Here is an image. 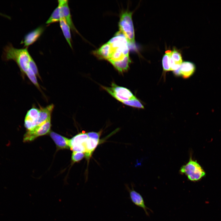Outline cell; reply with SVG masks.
<instances>
[{
	"label": "cell",
	"instance_id": "cell-1",
	"mask_svg": "<svg viewBox=\"0 0 221 221\" xmlns=\"http://www.w3.org/2000/svg\"><path fill=\"white\" fill-rule=\"evenodd\" d=\"M129 48L127 40L119 31L93 53L98 58L108 61L118 72H122L128 70L131 62Z\"/></svg>",
	"mask_w": 221,
	"mask_h": 221
},
{
	"label": "cell",
	"instance_id": "cell-2",
	"mask_svg": "<svg viewBox=\"0 0 221 221\" xmlns=\"http://www.w3.org/2000/svg\"><path fill=\"white\" fill-rule=\"evenodd\" d=\"M31 57L27 48L18 49L14 48L12 44H9L3 49V59L5 60L14 61L24 74L25 75L29 68V62Z\"/></svg>",
	"mask_w": 221,
	"mask_h": 221
},
{
	"label": "cell",
	"instance_id": "cell-3",
	"mask_svg": "<svg viewBox=\"0 0 221 221\" xmlns=\"http://www.w3.org/2000/svg\"><path fill=\"white\" fill-rule=\"evenodd\" d=\"M132 12L128 10L121 14L118 22L119 31L125 37L129 47H134V31L132 19Z\"/></svg>",
	"mask_w": 221,
	"mask_h": 221
},
{
	"label": "cell",
	"instance_id": "cell-4",
	"mask_svg": "<svg viewBox=\"0 0 221 221\" xmlns=\"http://www.w3.org/2000/svg\"><path fill=\"white\" fill-rule=\"evenodd\" d=\"M180 173L184 174L191 181H199L206 175V173L201 165L191 157L188 162L183 165L180 170Z\"/></svg>",
	"mask_w": 221,
	"mask_h": 221
},
{
	"label": "cell",
	"instance_id": "cell-5",
	"mask_svg": "<svg viewBox=\"0 0 221 221\" xmlns=\"http://www.w3.org/2000/svg\"><path fill=\"white\" fill-rule=\"evenodd\" d=\"M102 88L118 101L122 102L136 98L129 89L117 85L114 83L111 87L102 86Z\"/></svg>",
	"mask_w": 221,
	"mask_h": 221
},
{
	"label": "cell",
	"instance_id": "cell-6",
	"mask_svg": "<svg viewBox=\"0 0 221 221\" xmlns=\"http://www.w3.org/2000/svg\"><path fill=\"white\" fill-rule=\"evenodd\" d=\"M51 119L50 118L31 130H27L24 135V142L32 141L38 137L45 135L48 133L51 125Z\"/></svg>",
	"mask_w": 221,
	"mask_h": 221
},
{
	"label": "cell",
	"instance_id": "cell-7",
	"mask_svg": "<svg viewBox=\"0 0 221 221\" xmlns=\"http://www.w3.org/2000/svg\"><path fill=\"white\" fill-rule=\"evenodd\" d=\"M88 137L87 133H80L69 140V147L73 151L82 152L84 153V146L86 141Z\"/></svg>",
	"mask_w": 221,
	"mask_h": 221
},
{
	"label": "cell",
	"instance_id": "cell-8",
	"mask_svg": "<svg viewBox=\"0 0 221 221\" xmlns=\"http://www.w3.org/2000/svg\"><path fill=\"white\" fill-rule=\"evenodd\" d=\"M58 2V5L60 8L61 17L65 20L72 31L78 33L72 19L68 0H59Z\"/></svg>",
	"mask_w": 221,
	"mask_h": 221
},
{
	"label": "cell",
	"instance_id": "cell-9",
	"mask_svg": "<svg viewBox=\"0 0 221 221\" xmlns=\"http://www.w3.org/2000/svg\"><path fill=\"white\" fill-rule=\"evenodd\" d=\"M45 27L40 26L28 33L25 36L21 43L27 48L33 44L39 38L43 33Z\"/></svg>",
	"mask_w": 221,
	"mask_h": 221
},
{
	"label": "cell",
	"instance_id": "cell-10",
	"mask_svg": "<svg viewBox=\"0 0 221 221\" xmlns=\"http://www.w3.org/2000/svg\"><path fill=\"white\" fill-rule=\"evenodd\" d=\"M130 200L136 206L142 208L144 210L145 214L149 216L148 210L152 212L150 209L145 205V201L142 196L138 192L134 190L132 187L131 189H128Z\"/></svg>",
	"mask_w": 221,
	"mask_h": 221
},
{
	"label": "cell",
	"instance_id": "cell-11",
	"mask_svg": "<svg viewBox=\"0 0 221 221\" xmlns=\"http://www.w3.org/2000/svg\"><path fill=\"white\" fill-rule=\"evenodd\" d=\"M39 111V109L35 107L32 108L27 111L24 121V126L27 130H31L36 126Z\"/></svg>",
	"mask_w": 221,
	"mask_h": 221
},
{
	"label": "cell",
	"instance_id": "cell-12",
	"mask_svg": "<svg viewBox=\"0 0 221 221\" xmlns=\"http://www.w3.org/2000/svg\"><path fill=\"white\" fill-rule=\"evenodd\" d=\"M54 107V105L51 104L45 107L39 109L38 117L36 123V126L51 118V115Z\"/></svg>",
	"mask_w": 221,
	"mask_h": 221
},
{
	"label": "cell",
	"instance_id": "cell-13",
	"mask_svg": "<svg viewBox=\"0 0 221 221\" xmlns=\"http://www.w3.org/2000/svg\"><path fill=\"white\" fill-rule=\"evenodd\" d=\"M180 76L184 79H187L191 76L194 73L196 67L194 64L188 61L182 63L179 68Z\"/></svg>",
	"mask_w": 221,
	"mask_h": 221
},
{
	"label": "cell",
	"instance_id": "cell-14",
	"mask_svg": "<svg viewBox=\"0 0 221 221\" xmlns=\"http://www.w3.org/2000/svg\"><path fill=\"white\" fill-rule=\"evenodd\" d=\"M50 135L58 148L62 149L70 148V139L54 132H51Z\"/></svg>",
	"mask_w": 221,
	"mask_h": 221
},
{
	"label": "cell",
	"instance_id": "cell-15",
	"mask_svg": "<svg viewBox=\"0 0 221 221\" xmlns=\"http://www.w3.org/2000/svg\"><path fill=\"white\" fill-rule=\"evenodd\" d=\"M99 140L90 138L88 137L85 143V157L87 159L91 157L93 153L98 145Z\"/></svg>",
	"mask_w": 221,
	"mask_h": 221
},
{
	"label": "cell",
	"instance_id": "cell-16",
	"mask_svg": "<svg viewBox=\"0 0 221 221\" xmlns=\"http://www.w3.org/2000/svg\"><path fill=\"white\" fill-rule=\"evenodd\" d=\"M60 25L63 35L70 47L72 48L71 28L65 20L61 17L59 21Z\"/></svg>",
	"mask_w": 221,
	"mask_h": 221
},
{
	"label": "cell",
	"instance_id": "cell-17",
	"mask_svg": "<svg viewBox=\"0 0 221 221\" xmlns=\"http://www.w3.org/2000/svg\"><path fill=\"white\" fill-rule=\"evenodd\" d=\"M61 17L60 8V6L58 5L46 22V24L47 25H48L59 21Z\"/></svg>",
	"mask_w": 221,
	"mask_h": 221
},
{
	"label": "cell",
	"instance_id": "cell-18",
	"mask_svg": "<svg viewBox=\"0 0 221 221\" xmlns=\"http://www.w3.org/2000/svg\"><path fill=\"white\" fill-rule=\"evenodd\" d=\"M172 51L170 50L166 51L162 60V65L163 71L164 72L170 71V58Z\"/></svg>",
	"mask_w": 221,
	"mask_h": 221
},
{
	"label": "cell",
	"instance_id": "cell-19",
	"mask_svg": "<svg viewBox=\"0 0 221 221\" xmlns=\"http://www.w3.org/2000/svg\"><path fill=\"white\" fill-rule=\"evenodd\" d=\"M123 104L135 108L144 109V107L140 101L136 98L128 100L123 101Z\"/></svg>",
	"mask_w": 221,
	"mask_h": 221
},
{
	"label": "cell",
	"instance_id": "cell-20",
	"mask_svg": "<svg viewBox=\"0 0 221 221\" xmlns=\"http://www.w3.org/2000/svg\"><path fill=\"white\" fill-rule=\"evenodd\" d=\"M170 58L176 64L181 65L182 60L180 53L175 49L172 51L170 55Z\"/></svg>",
	"mask_w": 221,
	"mask_h": 221
},
{
	"label": "cell",
	"instance_id": "cell-21",
	"mask_svg": "<svg viewBox=\"0 0 221 221\" xmlns=\"http://www.w3.org/2000/svg\"><path fill=\"white\" fill-rule=\"evenodd\" d=\"M27 77L32 82V83L38 89L40 90V88L37 82L36 76L34 74L33 71L29 68L28 71L25 74Z\"/></svg>",
	"mask_w": 221,
	"mask_h": 221
},
{
	"label": "cell",
	"instance_id": "cell-22",
	"mask_svg": "<svg viewBox=\"0 0 221 221\" xmlns=\"http://www.w3.org/2000/svg\"><path fill=\"white\" fill-rule=\"evenodd\" d=\"M84 156V153L83 152L73 151L72 155V159L73 162H77L81 160Z\"/></svg>",
	"mask_w": 221,
	"mask_h": 221
},
{
	"label": "cell",
	"instance_id": "cell-23",
	"mask_svg": "<svg viewBox=\"0 0 221 221\" xmlns=\"http://www.w3.org/2000/svg\"><path fill=\"white\" fill-rule=\"evenodd\" d=\"M29 67L33 71L36 76L39 78L40 77L37 66L32 57L29 62Z\"/></svg>",
	"mask_w": 221,
	"mask_h": 221
},
{
	"label": "cell",
	"instance_id": "cell-24",
	"mask_svg": "<svg viewBox=\"0 0 221 221\" xmlns=\"http://www.w3.org/2000/svg\"><path fill=\"white\" fill-rule=\"evenodd\" d=\"M101 132V131H100L99 132H91L87 134L89 138L99 140Z\"/></svg>",
	"mask_w": 221,
	"mask_h": 221
}]
</instances>
